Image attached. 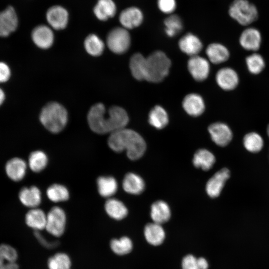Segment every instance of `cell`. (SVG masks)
I'll use <instances>...</instances> for the list:
<instances>
[{"label": "cell", "mask_w": 269, "mask_h": 269, "mask_svg": "<svg viewBox=\"0 0 269 269\" xmlns=\"http://www.w3.org/2000/svg\"><path fill=\"white\" fill-rule=\"evenodd\" d=\"M90 128L99 134H112L125 128L129 118L123 108L114 106L107 109L104 105L99 103L91 107L87 115Z\"/></svg>", "instance_id": "1"}, {"label": "cell", "mask_w": 269, "mask_h": 269, "mask_svg": "<svg viewBox=\"0 0 269 269\" xmlns=\"http://www.w3.org/2000/svg\"><path fill=\"white\" fill-rule=\"evenodd\" d=\"M108 144L115 152L126 151L128 157L133 160L140 158L146 149L142 137L135 131L126 128L111 134Z\"/></svg>", "instance_id": "2"}, {"label": "cell", "mask_w": 269, "mask_h": 269, "mask_svg": "<svg viewBox=\"0 0 269 269\" xmlns=\"http://www.w3.org/2000/svg\"><path fill=\"white\" fill-rule=\"evenodd\" d=\"M68 113L60 104L52 102L47 104L41 110L39 120L42 125L52 133L62 131L68 122Z\"/></svg>", "instance_id": "3"}, {"label": "cell", "mask_w": 269, "mask_h": 269, "mask_svg": "<svg viewBox=\"0 0 269 269\" xmlns=\"http://www.w3.org/2000/svg\"><path fill=\"white\" fill-rule=\"evenodd\" d=\"M171 61L162 51H156L146 58L145 80L152 83L161 82L168 74Z\"/></svg>", "instance_id": "4"}, {"label": "cell", "mask_w": 269, "mask_h": 269, "mask_svg": "<svg viewBox=\"0 0 269 269\" xmlns=\"http://www.w3.org/2000/svg\"><path fill=\"white\" fill-rule=\"evenodd\" d=\"M229 14L244 26L251 24L258 17L257 8L248 0H234L230 5Z\"/></svg>", "instance_id": "5"}, {"label": "cell", "mask_w": 269, "mask_h": 269, "mask_svg": "<svg viewBox=\"0 0 269 269\" xmlns=\"http://www.w3.org/2000/svg\"><path fill=\"white\" fill-rule=\"evenodd\" d=\"M131 39L128 30L123 27L112 29L107 36V45L113 53L122 54L125 53L131 45Z\"/></svg>", "instance_id": "6"}, {"label": "cell", "mask_w": 269, "mask_h": 269, "mask_svg": "<svg viewBox=\"0 0 269 269\" xmlns=\"http://www.w3.org/2000/svg\"><path fill=\"white\" fill-rule=\"evenodd\" d=\"M66 217L64 210L57 206L52 208L46 214L45 229L53 236L59 237L64 233Z\"/></svg>", "instance_id": "7"}, {"label": "cell", "mask_w": 269, "mask_h": 269, "mask_svg": "<svg viewBox=\"0 0 269 269\" xmlns=\"http://www.w3.org/2000/svg\"><path fill=\"white\" fill-rule=\"evenodd\" d=\"M187 68L190 75L197 81H204L210 73L208 61L198 55L190 57L187 62Z\"/></svg>", "instance_id": "8"}, {"label": "cell", "mask_w": 269, "mask_h": 269, "mask_svg": "<svg viewBox=\"0 0 269 269\" xmlns=\"http://www.w3.org/2000/svg\"><path fill=\"white\" fill-rule=\"evenodd\" d=\"M46 17L48 24L52 28L62 30L68 24L69 13L64 7L53 5L47 10Z\"/></svg>", "instance_id": "9"}, {"label": "cell", "mask_w": 269, "mask_h": 269, "mask_svg": "<svg viewBox=\"0 0 269 269\" xmlns=\"http://www.w3.org/2000/svg\"><path fill=\"white\" fill-rule=\"evenodd\" d=\"M208 130L212 140L219 146H226L233 138L231 129L224 123H213L209 126Z\"/></svg>", "instance_id": "10"}, {"label": "cell", "mask_w": 269, "mask_h": 269, "mask_svg": "<svg viewBox=\"0 0 269 269\" xmlns=\"http://www.w3.org/2000/svg\"><path fill=\"white\" fill-rule=\"evenodd\" d=\"M18 18L14 8L9 5L0 11V36L6 37L18 26Z\"/></svg>", "instance_id": "11"}, {"label": "cell", "mask_w": 269, "mask_h": 269, "mask_svg": "<svg viewBox=\"0 0 269 269\" xmlns=\"http://www.w3.org/2000/svg\"><path fill=\"white\" fill-rule=\"evenodd\" d=\"M119 19L123 27L127 30L131 29L141 25L143 20V14L138 7L130 6L121 11Z\"/></svg>", "instance_id": "12"}, {"label": "cell", "mask_w": 269, "mask_h": 269, "mask_svg": "<svg viewBox=\"0 0 269 269\" xmlns=\"http://www.w3.org/2000/svg\"><path fill=\"white\" fill-rule=\"evenodd\" d=\"M230 176V171L226 168L215 173L207 182L206 191L207 194L211 198L218 197Z\"/></svg>", "instance_id": "13"}, {"label": "cell", "mask_w": 269, "mask_h": 269, "mask_svg": "<svg viewBox=\"0 0 269 269\" xmlns=\"http://www.w3.org/2000/svg\"><path fill=\"white\" fill-rule=\"evenodd\" d=\"M215 79L218 85L225 91L235 89L239 83L238 73L230 67H224L219 69L216 74Z\"/></svg>", "instance_id": "14"}, {"label": "cell", "mask_w": 269, "mask_h": 269, "mask_svg": "<svg viewBox=\"0 0 269 269\" xmlns=\"http://www.w3.org/2000/svg\"><path fill=\"white\" fill-rule=\"evenodd\" d=\"M31 38L37 46L41 49H46L52 45L54 35L50 27L42 24L36 26L33 29Z\"/></svg>", "instance_id": "15"}, {"label": "cell", "mask_w": 269, "mask_h": 269, "mask_svg": "<svg viewBox=\"0 0 269 269\" xmlns=\"http://www.w3.org/2000/svg\"><path fill=\"white\" fill-rule=\"evenodd\" d=\"M240 45L248 51L258 50L262 43V35L260 31L254 27H248L241 34L239 37Z\"/></svg>", "instance_id": "16"}, {"label": "cell", "mask_w": 269, "mask_h": 269, "mask_svg": "<svg viewBox=\"0 0 269 269\" xmlns=\"http://www.w3.org/2000/svg\"><path fill=\"white\" fill-rule=\"evenodd\" d=\"M182 107L189 115L197 117L204 111L205 106L202 97L196 93L187 95L182 101Z\"/></svg>", "instance_id": "17"}, {"label": "cell", "mask_w": 269, "mask_h": 269, "mask_svg": "<svg viewBox=\"0 0 269 269\" xmlns=\"http://www.w3.org/2000/svg\"><path fill=\"white\" fill-rule=\"evenodd\" d=\"M18 253L10 245H0V269H19L17 263Z\"/></svg>", "instance_id": "18"}, {"label": "cell", "mask_w": 269, "mask_h": 269, "mask_svg": "<svg viewBox=\"0 0 269 269\" xmlns=\"http://www.w3.org/2000/svg\"><path fill=\"white\" fill-rule=\"evenodd\" d=\"M178 46L181 51L191 57L197 55L203 47L200 39L191 33H187L180 39Z\"/></svg>", "instance_id": "19"}, {"label": "cell", "mask_w": 269, "mask_h": 269, "mask_svg": "<svg viewBox=\"0 0 269 269\" xmlns=\"http://www.w3.org/2000/svg\"><path fill=\"white\" fill-rule=\"evenodd\" d=\"M19 198L24 206L35 208L41 203V194L40 190L36 186L24 187L19 193Z\"/></svg>", "instance_id": "20"}, {"label": "cell", "mask_w": 269, "mask_h": 269, "mask_svg": "<svg viewBox=\"0 0 269 269\" xmlns=\"http://www.w3.org/2000/svg\"><path fill=\"white\" fill-rule=\"evenodd\" d=\"M206 53L210 61L215 64L226 61L230 57V52L228 48L219 43L209 44L206 48Z\"/></svg>", "instance_id": "21"}, {"label": "cell", "mask_w": 269, "mask_h": 269, "mask_svg": "<svg viewBox=\"0 0 269 269\" xmlns=\"http://www.w3.org/2000/svg\"><path fill=\"white\" fill-rule=\"evenodd\" d=\"M26 170L25 162L18 157L11 159L5 165V171L7 176L15 181H19L22 179L25 175Z\"/></svg>", "instance_id": "22"}, {"label": "cell", "mask_w": 269, "mask_h": 269, "mask_svg": "<svg viewBox=\"0 0 269 269\" xmlns=\"http://www.w3.org/2000/svg\"><path fill=\"white\" fill-rule=\"evenodd\" d=\"M116 11V5L113 0H98L93 9L95 15L101 21L114 16Z\"/></svg>", "instance_id": "23"}, {"label": "cell", "mask_w": 269, "mask_h": 269, "mask_svg": "<svg viewBox=\"0 0 269 269\" xmlns=\"http://www.w3.org/2000/svg\"><path fill=\"white\" fill-rule=\"evenodd\" d=\"M123 187L127 193L134 195L140 194L144 189L145 183L138 175L132 172L127 173L123 181Z\"/></svg>", "instance_id": "24"}, {"label": "cell", "mask_w": 269, "mask_h": 269, "mask_svg": "<svg viewBox=\"0 0 269 269\" xmlns=\"http://www.w3.org/2000/svg\"><path fill=\"white\" fill-rule=\"evenodd\" d=\"M144 235L147 242L153 246L161 244L165 239V232L161 224L156 223L147 224L144 229Z\"/></svg>", "instance_id": "25"}, {"label": "cell", "mask_w": 269, "mask_h": 269, "mask_svg": "<svg viewBox=\"0 0 269 269\" xmlns=\"http://www.w3.org/2000/svg\"><path fill=\"white\" fill-rule=\"evenodd\" d=\"M171 212L168 205L159 200L154 202L150 208V216L153 222L161 224L167 222L170 217Z\"/></svg>", "instance_id": "26"}, {"label": "cell", "mask_w": 269, "mask_h": 269, "mask_svg": "<svg viewBox=\"0 0 269 269\" xmlns=\"http://www.w3.org/2000/svg\"><path fill=\"white\" fill-rule=\"evenodd\" d=\"M46 214L40 209L32 208L25 215V223L34 231H41L45 229Z\"/></svg>", "instance_id": "27"}, {"label": "cell", "mask_w": 269, "mask_h": 269, "mask_svg": "<svg viewBox=\"0 0 269 269\" xmlns=\"http://www.w3.org/2000/svg\"><path fill=\"white\" fill-rule=\"evenodd\" d=\"M105 209L110 217L117 220L125 218L128 213V209L122 201L113 198L107 199Z\"/></svg>", "instance_id": "28"}, {"label": "cell", "mask_w": 269, "mask_h": 269, "mask_svg": "<svg viewBox=\"0 0 269 269\" xmlns=\"http://www.w3.org/2000/svg\"><path fill=\"white\" fill-rule=\"evenodd\" d=\"M98 190L100 195L111 198L118 190V184L116 179L111 176H101L97 180Z\"/></svg>", "instance_id": "29"}, {"label": "cell", "mask_w": 269, "mask_h": 269, "mask_svg": "<svg viewBox=\"0 0 269 269\" xmlns=\"http://www.w3.org/2000/svg\"><path fill=\"white\" fill-rule=\"evenodd\" d=\"M215 162L214 154L206 149H200L194 154L193 163L197 168L204 170L210 169Z\"/></svg>", "instance_id": "30"}, {"label": "cell", "mask_w": 269, "mask_h": 269, "mask_svg": "<svg viewBox=\"0 0 269 269\" xmlns=\"http://www.w3.org/2000/svg\"><path fill=\"white\" fill-rule=\"evenodd\" d=\"M168 121V114L161 106L156 105L150 111L148 114V122L154 128L162 129L166 126Z\"/></svg>", "instance_id": "31"}, {"label": "cell", "mask_w": 269, "mask_h": 269, "mask_svg": "<svg viewBox=\"0 0 269 269\" xmlns=\"http://www.w3.org/2000/svg\"><path fill=\"white\" fill-rule=\"evenodd\" d=\"M146 58L139 53L134 54L130 60V69L133 76L137 80H145Z\"/></svg>", "instance_id": "32"}, {"label": "cell", "mask_w": 269, "mask_h": 269, "mask_svg": "<svg viewBox=\"0 0 269 269\" xmlns=\"http://www.w3.org/2000/svg\"><path fill=\"white\" fill-rule=\"evenodd\" d=\"M84 47L89 54L93 56H98L102 54L105 44L97 35L90 34L85 39Z\"/></svg>", "instance_id": "33"}, {"label": "cell", "mask_w": 269, "mask_h": 269, "mask_svg": "<svg viewBox=\"0 0 269 269\" xmlns=\"http://www.w3.org/2000/svg\"><path fill=\"white\" fill-rule=\"evenodd\" d=\"M165 34L172 37L178 34L183 29V22L181 18L176 14H171L164 20Z\"/></svg>", "instance_id": "34"}, {"label": "cell", "mask_w": 269, "mask_h": 269, "mask_svg": "<svg viewBox=\"0 0 269 269\" xmlns=\"http://www.w3.org/2000/svg\"><path fill=\"white\" fill-rule=\"evenodd\" d=\"M243 144L247 150L252 153H257L262 150L264 146V140L258 133L251 132L245 135Z\"/></svg>", "instance_id": "35"}, {"label": "cell", "mask_w": 269, "mask_h": 269, "mask_svg": "<svg viewBox=\"0 0 269 269\" xmlns=\"http://www.w3.org/2000/svg\"><path fill=\"white\" fill-rule=\"evenodd\" d=\"M46 194L48 199L53 202L65 201L69 197L67 188L59 184L50 185L47 189Z\"/></svg>", "instance_id": "36"}, {"label": "cell", "mask_w": 269, "mask_h": 269, "mask_svg": "<svg viewBox=\"0 0 269 269\" xmlns=\"http://www.w3.org/2000/svg\"><path fill=\"white\" fill-rule=\"evenodd\" d=\"M48 163L46 154L41 150L31 152L28 158V163L30 169L35 172H39L43 170Z\"/></svg>", "instance_id": "37"}, {"label": "cell", "mask_w": 269, "mask_h": 269, "mask_svg": "<svg viewBox=\"0 0 269 269\" xmlns=\"http://www.w3.org/2000/svg\"><path fill=\"white\" fill-rule=\"evenodd\" d=\"M246 64L248 71L255 75L261 73L266 66L263 57L257 53H254L248 56L246 58Z\"/></svg>", "instance_id": "38"}, {"label": "cell", "mask_w": 269, "mask_h": 269, "mask_svg": "<svg viewBox=\"0 0 269 269\" xmlns=\"http://www.w3.org/2000/svg\"><path fill=\"white\" fill-rule=\"evenodd\" d=\"M110 247L114 253L122 256L131 252L133 249V243L128 237H123L119 239L112 240L110 242Z\"/></svg>", "instance_id": "39"}, {"label": "cell", "mask_w": 269, "mask_h": 269, "mask_svg": "<svg viewBox=\"0 0 269 269\" xmlns=\"http://www.w3.org/2000/svg\"><path fill=\"white\" fill-rule=\"evenodd\" d=\"M47 266L49 269H70L71 262L67 254L58 253L49 258Z\"/></svg>", "instance_id": "40"}, {"label": "cell", "mask_w": 269, "mask_h": 269, "mask_svg": "<svg viewBox=\"0 0 269 269\" xmlns=\"http://www.w3.org/2000/svg\"><path fill=\"white\" fill-rule=\"evenodd\" d=\"M182 269H208V263L202 257L196 258L192 255L184 257L182 261Z\"/></svg>", "instance_id": "41"}, {"label": "cell", "mask_w": 269, "mask_h": 269, "mask_svg": "<svg viewBox=\"0 0 269 269\" xmlns=\"http://www.w3.org/2000/svg\"><path fill=\"white\" fill-rule=\"evenodd\" d=\"M157 5L160 11L170 15L175 11L177 4L176 0H157Z\"/></svg>", "instance_id": "42"}, {"label": "cell", "mask_w": 269, "mask_h": 269, "mask_svg": "<svg viewBox=\"0 0 269 269\" xmlns=\"http://www.w3.org/2000/svg\"><path fill=\"white\" fill-rule=\"evenodd\" d=\"M34 235L37 241L46 249H53L59 245V242L57 241L48 242L49 241L46 239L39 231H34Z\"/></svg>", "instance_id": "43"}, {"label": "cell", "mask_w": 269, "mask_h": 269, "mask_svg": "<svg viewBox=\"0 0 269 269\" xmlns=\"http://www.w3.org/2000/svg\"><path fill=\"white\" fill-rule=\"evenodd\" d=\"M10 76V70L5 63L0 62V83L7 81Z\"/></svg>", "instance_id": "44"}, {"label": "cell", "mask_w": 269, "mask_h": 269, "mask_svg": "<svg viewBox=\"0 0 269 269\" xmlns=\"http://www.w3.org/2000/svg\"><path fill=\"white\" fill-rule=\"evenodd\" d=\"M5 98L4 93L3 90L0 88V106L3 103Z\"/></svg>", "instance_id": "45"}, {"label": "cell", "mask_w": 269, "mask_h": 269, "mask_svg": "<svg viewBox=\"0 0 269 269\" xmlns=\"http://www.w3.org/2000/svg\"><path fill=\"white\" fill-rule=\"evenodd\" d=\"M267 134H268V135L269 137V125H268V127H267Z\"/></svg>", "instance_id": "46"}]
</instances>
